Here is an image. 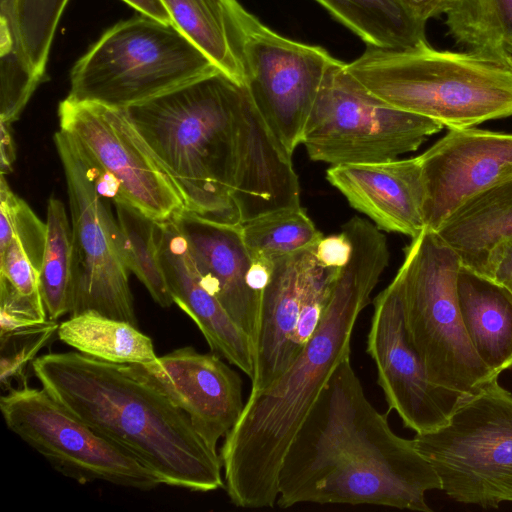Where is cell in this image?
Listing matches in <instances>:
<instances>
[{
	"label": "cell",
	"instance_id": "1",
	"mask_svg": "<svg viewBox=\"0 0 512 512\" xmlns=\"http://www.w3.org/2000/svg\"><path fill=\"white\" fill-rule=\"evenodd\" d=\"M342 228L352 254L337 274L318 327L283 374L268 387L250 391L240 418L224 437V487L237 507L276 505L289 445L337 365L350 357L357 319L389 263L387 239L371 221L354 216Z\"/></svg>",
	"mask_w": 512,
	"mask_h": 512
},
{
	"label": "cell",
	"instance_id": "2",
	"mask_svg": "<svg viewBox=\"0 0 512 512\" xmlns=\"http://www.w3.org/2000/svg\"><path fill=\"white\" fill-rule=\"evenodd\" d=\"M441 481L413 439L368 400L350 357L337 365L283 458L276 505H377L431 512Z\"/></svg>",
	"mask_w": 512,
	"mask_h": 512
},
{
	"label": "cell",
	"instance_id": "3",
	"mask_svg": "<svg viewBox=\"0 0 512 512\" xmlns=\"http://www.w3.org/2000/svg\"><path fill=\"white\" fill-rule=\"evenodd\" d=\"M53 398L99 434L123 446L162 484L195 492L225 486L222 462L189 416L121 364L80 352L47 353L31 365Z\"/></svg>",
	"mask_w": 512,
	"mask_h": 512
},
{
	"label": "cell",
	"instance_id": "4",
	"mask_svg": "<svg viewBox=\"0 0 512 512\" xmlns=\"http://www.w3.org/2000/svg\"><path fill=\"white\" fill-rule=\"evenodd\" d=\"M247 93L245 85L215 69L124 109L185 209L213 221L240 224L233 189L238 121Z\"/></svg>",
	"mask_w": 512,
	"mask_h": 512
},
{
	"label": "cell",
	"instance_id": "5",
	"mask_svg": "<svg viewBox=\"0 0 512 512\" xmlns=\"http://www.w3.org/2000/svg\"><path fill=\"white\" fill-rule=\"evenodd\" d=\"M347 71L371 94L397 109L451 129L512 116V65L480 52L367 46Z\"/></svg>",
	"mask_w": 512,
	"mask_h": 512
},
{
	"label": "cell",
	"instance_id": "6",
	"mask_svg": "<svg viewBox=\"0 0 512 512\" xmlns=\"http://www.w3.org/2000/svg\"><path fill=\"white\" fill-rule=\"evenodd\" d=\"M458 255L425 229L405 250L397 274L409 338L430 380L467 398L498 375L479 358L466 333L457 295Z\"/></svg>",
	"mask_w": 512,
	"mask_h": 512
},
{
	"label": "cell",
	"instance_id": "7",
	"mask_svg": "<svg viewBox=\"0 0 512 512\" xmlns=\"http://www.w3.org/2000/svg\"><path fill=\"white\" fill-rule=\"evenodd\" d=\"M215 69L174 24L142 14L105 30L75 62L67 98L126 109Z\"/></svg>",
	"mask_w": 512,
	"mask_h": 512
},
{
	"label": "cell",
	"instance_id": "8",
	"mask_svg": "<svg viewBox=\"0 0 512 512\" xmlns=\"http://www.w3.org/2000/svg\"><path fill=\"white\" fill-rule=\"evenodd\" d=\"M413 441L453 500L482 508L512 502V393L498 379Z\"/></svg>",
	"mask_w": 512,
	"mask_h": 512
},
{
	"label": "cell",
	"instance_id": "9",
	"mask_svg": "<svg viewBox=\"0 0 512 512\" xmlns=\"http://www.w3.org/2000/svg\"><path fill=\"white\" fill-rule=\"evenodd\" d=\"M443 128L380 100L338 60L321 87L301 144L311 160L331 165L385 162L417 150Z\"/></svg>",
	"mask_w": 512,
	"mask_h": 512
},
{
	"label": "cell",
	"instance_id": "10",
	"mask_svg": "<svg viewBox=\"0 0 512 512\" xmlns=\"http://www.w3.org/2000/svg\"><path fill=\"white\" fill-rule=\"evenodd\" d=\"M224 4L245 86L271 131L293 154L325 78L338 60L321 46L278 34L238 0Z\"/></svg>",
	"mask_w": 512,
	"mask_h": 512
},
{
	"label": "cell",
	"instance_id": "11",
	"mask_svg": "<svg viewBox=\"0 0 512 512\" xmlns=\"http://www.w3.org/2000/svg\"><path fill=\"white\" fill-rule=\"evenodd\" d=\"M54 142L67 185L72 220L74 297L70 316L94 311L137 326L121 233L97 188L78 141L59 130Z\"/></svg>",
	"mask_w": 512,
	"mask_h": 512
},
{
	"label": "cell",
	"instance_id": "12",
	"mask_svg": "<svg viewBox=\"0 0 512 512\" xmlns=\"http://www.w3.org/2000/svg\"><path fill=\"white\" fill-rule=\"evenodd\" d=\"M0 409L13 433L81 484L105 481L142 491L162 484L132 452L96 432L44 388H11L1 396Z\"/></svg>",
	"mask_w": 512,
	"mask_h": 512
},
{
	"label": "cell",
	"instance_id": "13",
	"mask_svg": "<svg viewBox=\"0 0 512 512\" xmlns=\"http://www.w3.org/2000/svg\"><path fill=\"white\" fill-rule=\"evenodd\" d=\"M60 129L75 137L119 190L121 201L156 222L185 209L174 182L124 109L67 97L59 103Z\"/></svg>",
	"mask_w": 512,
	"mask_h": 512
},
{
	"label": "cell",
	"instance_id": "14",
	"mask_svg": "<svg viewBox=\"0 0 512 512\" xmlns=\"http://www.w3.org/2000/svg\"><path fill=\"white\" fill-rule=\"evenodd\" d=\"M366 352L375 363L377 383L389 410L396 411L403 425L415 433L443 426L466 399L430 380L406 329L396 276L373 300Z\"/></svg>",
	"mask_w": 512,
	"mask_h": 512
},
{
	"label": "cell",
	"instance_id": "15",
	"mask_svg": "<svg viewBox=\"0 0 512 512\" xmlns=\"http://www.w3.org/2000/svg\"><path fill=\"white\" fill-rule=\"evenodd\" d=\"M122 367L183 410L214 451L244 409L239 374L212 351L200 353L187 346L148 364Z\"/></svg>",
	"mask_w": 512,
	"mask_h": 512
},
{
	"label": "cell",
	"instance_id": "16",
	"mask_svg": "<svg viewBox=\"0 0 512 512\" xmlns=\"http://www.w3.org/2000/svg\"><path fill=\"white\" fill-rule=\"evenodd\" d=\"M418 157L425 227L435 231L468 199L512 177V134L451 129Z\"/></svg>",
	"mask_w": 512,
	"mask_h": 512
},
{
	"label": "cell",
	"instance_id": "17",
	"mask_svg": "<svg viewBox=\"0 0 512 512\" xmlns=\"http://www.w3.org/2000/svg\"><path fill=\"white\" fill-rule=\"evenodd\" d=\"M172 219L187 240L203 285L248 335L255 351L261 295L248 285L251 256L241 224L213 221L187 209Z\"/></svg>",
	"mask_w": 512,
	"mask_h": 512
},
{
	"label": "cell",
	"instance_id": "18",
	"mask_svg": "<svg viewBox=\"0 0 512 512\" xmlns=\"http://www.w3.org/2000/svg\"><path fill=\"white\" fill-rule=\"evenodd\" d=\"M290 154L271 131L248 91L238 121L233 201L240 224L299 207L300 185Z\"/></svg>",
	"mask_w": 512,
	"mask_h": 512
},
{
	"label": "cell",
	"instance_id": "19",
	"mask_svg": "<svg viewBox=\"0 0 512 512\" xmlns=\"http://www.w3.org/2000/svg\"><path fill=\"white\" fill-rule=\"evenodd\" d=\"M326 178L351 207L383 231L416 238L425 229V190L419 157L332 165Z\"/></svg>",
	"mask_w": 512,
	"mask_h": 512
},
{
	"label": "cell",
	"instance_id": "20",
	"mask_svg": "<svg viewBox=\"0 0 512 512\" xmlns=\"http://www.w3.org/2000/svg\"><path fill=\"white\" fill-rule=\"evenodd\" d=\"M156 239L174 303L196 323L212 352L251 379L255 364L253 343L203 285L187 240L173 219L156 223Z\"/></svg>",
	"mask_w": 512,
	"mask_h": 512
},
{
	"label": "cell",
	"instance_id": "21",
	"mask_svg": "<svg viewBox=\"0 0 512 512\" xmlns=\"http://www.w3.org/2000/svg\"><path fill=\"white\" fill-rule=\"evenodd\" d=\"M316 245L273 259L271 277L261 293L250 391L271 385L301 352L293 334L306 284L317 264Z\"/></svg>",
	"mask_w": 512,
	"mask_h": 512
},
{
	"label": "cell",
	"instance_id": "22",
	"mask_svg": "<svg viewBox=\"0 0 512 512\" xmlns=\"http://www.w3.org/2000/svg\"><path fill=\"white\" fill-rule=\"evenodd\" d=\"M434 232L463 267L485 276L493 254L512 242V177L468 199Z\"/></svg>",
	"mask_w": 512,
	"mask_h": 512
},
{
	"label": "cell",
	"instance_id": "23",
	"mask_svg": "<svg viewBox=\"0 0 512 512\" xmlns=\"http://www.w3.org/2000/svg\"><path fill=\"white\" fill-rule=\"evenodd\" d=\"M457 295L466 333L479 358L498 376L512 369L511 293L461 266Z\"/></svg>",
	"mask_w": 512,
	"mask_h": 512
},
{
	"label": "cell",
	"instance_id": "24",
	"mask_svg": "<svg viewBox=\"0 0 512 512\" xmlns=\"http://www.w3.org/2000/svg\"><path fill=\"white\" fill-rule=\"evenodd\" d=\"M369 47L405 50L428 43L426 22L404 0H315Z\"/></svg>",
	"mask_w": 512,
	"mask_h": 512
},
{
	"label": "cell",
	"instance_id": "25",
	"mask_svg": "<svg viewBox=\"0 0 512 512\" xmlns=\"http://www.w3.org/2000/svg\"><path fill=\"white\" fill-rule=\"evenodd\" d=\"M57 334L78 352L114 364H148L158 358L151 338L137 326L94 311L70 316Z\"/></svg>",
	"mask_w": 512,
	"mask_h": 512
},
{
	"label": "cell",
	"instance_id": "26",
	"mask_svg": "<svg viewBox=\"0 0 512 512\" xmlns=\"http://www.w3.org/2000/svg\"><path fill=\"white\" fill-rule=\"evenodd\" d=\"M173 24L213 64L245 85V74L235 47L224 0H162Z\"/></svg>",
	"mask_w": 512,
	"mask_h": 512
},
{
	"label": "cell",
	"instance_id": "27",
	"mask_svg": "<svg viewBox=\"0 0 512 512\" xmlns=\"http://www.w3.org/2000/svg\"><path fill=\"white\" fill-rule=\"evenodd\" d=\"M69 0H14L9 29L0 33V54L12 52L40 83L51 45Z\"/></svg>",
	"mask_w": 512,
	"mask_h": 512
},
{
	"label": "cell",
	"instance_id": "28",
	"mask_svg": "<svg viewBox=\"0 0 512 512\" xmlns=\"http://www.w3.org/2000/svg\"><path fill=\"white\" fill-rule=\"evenodd\" d=\"M39 273L19 240L0 246V336L47 321Z\"/></svg>",
	"mask_w": 512,
	"mask_h": 512
},
{
	"label": "cell",
	"instance_id": "29",
	"mask_svg": "<svg viewBox=\"0 0 512 512\" xmlns=\"http://www.w3.org/2000/svg\"><path fill=\"white\" fill-rule=\"evenodd\" d=\"M46 225L39 286L48 318L56 321L70 314L74 297L72 227L63 203L57 198L48 200Z\"/></svg>",
	"mask_w": 512,
	"mask_h": 512
},
{
	"label": "cell",
	"instance_id": "30",
	"mask_svg": "<svg viewBox=\"0 0 512 512\" xmlns=\"http://www.w3.org/2000/svg\"><path fill=\"white\" fill-rule=\"evenodd\" d=\"M445 15L457 43L506 60L512 43V0H454Z\"/></svg>",
	"mask_w": 512,
	"mask_h": 512
},
{
	"label": "cell",
	"instance_id": "31",
	"mask_svg": "<svg viewBox=\"0 0 512 512\" xmlns=\"http://www.w3.org/2000/svg\"><path fill=\"white\" fill-rule=\"evenodd\" d=\"M113 204L126 267L144 284L158 305L170 307L174 301L160 262L157 222L128 203Z\"/></svg>",
	"mask_w": 512,
	"mask_h": 512
},
{
	"label": "cell",
	"instance_id": "32",
	"mask_svg": "<svg viewBox=\"0 0 512 512\" xmlns=\"http://www.w3.org/2000/svg\"><path fill=\"white\" fill-rule=\"evenodd\" d=\"M251 257H276L316 245L323 237L301 207L278 210L241 224Z\"/></svg>",
	"mask_w": 512,
	"mask_h": 512
},
{
	"label": "cell",
	"instance_id": "33",
	"mask_svg": "<svg viewBox=\"0 0 512 512\" xmlns=\"http://www.w3.org/2000/svg\"><path fill=\"white\" fill-rule=\"evenodd\" d=\"M15 236L34 268L40 271L43 261L47 225L29 205L9 187L4 174L0 180V246Z\"/></svg>",
	"mask_w": 512,
	"mask_h": 512
},
{
	"label": "cell",
	"instance_id": "34",
	"mask_svg": "<svg viewBox=\"0 0 512 512\" xmlns=\"http://www.w3.org/2000/svg\"><path fill=\"white\" fill-rule=\"evenodd\" d=\"M56 321L17 330L1 337V385L10 389L13 380L24 381L28 364L58 330Z\"/></svg>",
	"mask_w": 512,
	"mask_h": 512
},
{
	"label": "cell",
	"instance_id": "35",
	"mask_svg": "<svg viewBox=\"0 0 512 512\" xmlns=\"http://www.w3.org/2000/svg\"><path fill=\"white\" fill-rule=\"evenodd\" d=\"M352 243L345 231L322 237L315 248L318 263L327 268H343L350 260Z\"/></svg>",
	"mask_w": 512,
	"mask_h": 512
},
{
	"label": "cell",
	"instance_id": "36",
	"mask_svg": "<svg viewBox=\"0 0 512 512\" xmlns=\"http://www.w3.org/2000/svg\"><path fill=\"white\" fill-rule=\"evenodd\" d=\"M485 277L502 285L512 295V242L505 243L493 254Z\"/></svg>",
	"mask_w": 512,
	"mask_h": 512
},
{
	"label": "cell",
	"instance_id": "37",
	"mask_svg": "<svg viewBox=\"0 0 512 512\" xmlns=\"http://www.w3.org/2000/svg\"><path fill=\"white\" fill-rule=\"evenodd\" d=\"M0 127V170L1 174L5 175L12 171L16 159V150L11 133V124L0 121Z\"/></svg>",
	"mask_w": 512,
	"mask_h": 512
},
{
	"label": "cell",
	"instance_id": "38",
	"mask_svg": "<svg viewBox=\"0 0 512 512\" xmlns=\"http://www.w3.org/2000/svg\"><path fill=\"white\" fill-rule=\"evenodd\" d=\"M131 7L139 11L141 14L149 16L155 20L166 24H173V20L169 15L162 0H122Z\"/></svg>",
	"mask_w": 512,
	"mask_h": 512
},
{
	"label": "cell",
	"instance_id": "39",
	"mask_svg": "<svg viewBox=\"0 0 512 512\" xmlns=\"http://www.w3.org/2000/svg\"><path fill=\"white\" fill-rule=\"evenodd\" d=\"M425 21L445 14L454 0H404Z\"/></svg>",
	"mask_w": 512,
	"mask_h": 512
},
{
	"label": "cell",
	"instance_id": "40",
	"mask_svg": "<svg viewBox=\"0 0 512 512\" xmlns=\"http://www.w3.org/2000/svg\"><path fill=\"white\" fill-rule=\"evenodd\" d=\"M14 0H0V8L9 10L13 6Z\"/></svg>",
	"mask_w": 512,
	"mask_h": 512
},
{
	"label": "cell",
	"instance_id": "41",
	"mask_svg": "<svg viewBox=\"0 0 512 512\" xmlns=\"http://www.w3.org/2000/svg\"><path fill=\"white\" fill-rule=\"evenodd\" d=\"M506 60L512 65V43L507 46Z\"/></svg>",
	"mask_w": 512,
	"mask_h": 512
}]
</instances>
